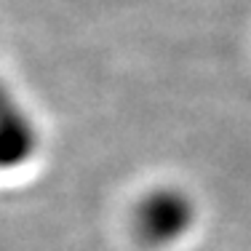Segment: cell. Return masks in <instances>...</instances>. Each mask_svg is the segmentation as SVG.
<instances>
[{
	"mask_svg": "<svg viewBox=\"0 0 251 251\" xmlns=\"http://www.w3.org/2000/svg\"><path fill=\"white\" fill-rule=\"evenodd\" d=\"M193 208L182 195L158 193L147 198L136 211V232L147 243H169L190 225Z\"/></svg>",
	"mask_w": 251,
	"mask_h": 251,
	"instance_id": "1",
	"label": "cell"
}]
</instances>
